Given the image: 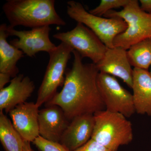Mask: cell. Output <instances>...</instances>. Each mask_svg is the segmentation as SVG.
Instances as JSON below:
<instances>
[{"label":"cell","instance_id":"6da1fadb","mask_svg":"<svg viewBox=\"0 0 151 151\" xmlns=\"http://www.w3.org/2000/svg\"><path fill=\"white\" fill-rule=\"evenodd\" d=\"M72 53L73 64L65 71L62 90L45 104L59 106L70 122L77 116L105 110L97 84L99 71L96 64L84 63L77 52Z\"/></svg>","mask_w":151,"mask_h":151},{"label":"cell","instance_id":"7a4b0ae2","mask_svg":"<svg viewBox=\"0 0 151 151\" xmlns=\"http://www.w3.org/2000/svg\"><path fill=\"white\" fill-rule=\"evenodd\" d=\"M55 0H7L2 9L11 27L35 28L66 22L55 10Z\"/></svg>","mask_w":151,"mask_h":151},{"label":"cell","instance_id":"3957f363","mask_svg":"<svg viewBox=\"0 0 151 151\" xmlns=\"http://www.w3.org/2000/svg\"><path fill=\"white\" fill-rule=\"evenodd\" d=\"M95 124L92 138L112 150L129 145L134 137L132 123L120 113L105 110L94 114Z\"/></svg>","mask_w":151,"mask_h":151},{"label":"cell","instance_id":"277c9868","mask_svg":"<svg viewBox=\"0 0 151 151\" xmlns=\"http://www.w3.org/2000/svg\"><path fill=\"white\" fill-rule=\"evenodd\" d=\"M104 17L120 18L128 25L124 32L115 38L114 47H120L127 50L135 44L151 37V14L142 10L137 0H130L122 10L110 11Z\"/></svg>","mask_w":151,"mask_h":151},{"label":"cell","instance_id":"5b68a950","mask_svg":"<svg viewBox=\"0 0 151 151\" xmlns=\"http://www.w3.org/2000/svg\"><path fill=\"white\" fill-rule=\"evenodd\" d=\"M67 13L70 18L91 30L108 48H113L116 37L124 32L128 25L120 18H103L90 14L78 2H67Z\"/></svg>","mask_w":151,"mask_h":151},{"label":"cell","instance_id":"8992f818","mask_svg":"<svg viewBox=\"0 0 151 151\" xmlns=\"http://www.w3.org/2000/svg\"><path fill=\"white\" fill-rule=\"evenodd\" d=\"M73 50L70 46L61 42L54 51L49 54L48 65L35 103L38 108L51 100L56 94L58 87L63 86L66 66Z\"/></svg>","mask_w":151,"mask_h":151},{"label":"cell","instance_id":"52a82bcc","mask_svg":"<svg viewBox=\"0 0 151 151\" xmlns=\"http://www.w3.org/2000/svg\"><path fill=\"white\" fill-rule=\"evenodd\" d=\"M55 39L66 44L80 55L97 64L103 58L108 47L89 28L77 23L73 29L53 35Z\"/></svg>","mask_w":151,"mask_h":151},{"label":"cell","instance_id":"ba28073f","mask_svg":"<svg viewBox=\"0 0 151 151\" xmlns=\"http://www.w3.org/2000/svg\"><path fill=\"white\" fill-rule=\"evenodd\" d=\"M97 84L105 110L130 118L135 113L133 95L120 84L116 77L99 72Z\"/></svg>","mask_w":151,"mask_h":151},{"label":"cell","instance_id":"9c48e42d","mask_svg":"<svg viewBox=\"0 0 151 151\" xmlns=\"http://www.w3.org/2000/svg\"><path fill=\"white\" fill-rule=\"evenodd\" d=\"M51 30L50 26L30 30H17L9 25H7L6 28L9 36H14L18 38L11 41L10 44L30 57L35 56L37 53L41 51L50 54L56 48L57 46L50 39Z\"/></svg>","mask_w":151,"mask_h":151},{"label":"cell","instance_id":"30bf717a","mask_svg":"<svg viewBox=\"0 0 151 151\" xmlns=\"http://www.w3.org/2000/svg\"><path fill=\"white\" fill-rule=\"evenodd\" d=\"M96 65L99 72L120 78L132 88L133 69L125 49L120 47L107 49L103 58Z\"/></svg>","mask_w":151,"mask_h":151},{"label":"cell","instance_id":"8fae6325","mask_svg":"<svg viewBox=\"0 0 151 151\" xmlns=\"http://www.w3.org/2000/svg\"><path fill=\"white\" fill-rule=\"evenodd\" d=\"M39 112L38 107L32 102L18 105L9 112L14 128L24 141L33 142L40 136Z\"/></svg>","mask_w":151,"mask_h":151},{"label":"cell","instance_id":"7c38bea8","mask_svg":"<svg viewBox=\"0 0 151 151\" xmlns=\"http://www.w3.org/2000/svg\"><path fill=\"white\" fill-rule=\"evenodd\" d=\"M46 106L39 112L40 136L47 140L60 143L63 135L70 122L59 106Z\"/></svg>","mask_w":151,"mask_h":151},{"label":"cell","instance_id":"4fadbf2b","mask_svg":"<svg viewBox=\"0 0 151 151\" xmlns=\"http://www.w3.org/2000/svg\"><path fill=\"white\" fill-rule=\"evenodd\" d=\"M35 88L34 83L29 76L20 74L14 77L9 86L0 89V112L9 113L16 106L26 103Z\"/></svg>","mask_w":151,"mask_h":151},{"label":"cell","instance_id":"5bb4252c","mask_svg":"<svg viewBox=\"0 0 151 151\" xmlns=\"http://www.w3.org/2000/svg\"><path fill=\"white\" fill-rule=\"evenodd\" d=\"M94 115L85 114L72 119L63 135L60 143L70 151H74L91 139L94 130Z\"/></svg>","mask_w":151,"mask_h":151},{"label":"cell","instance_id":"9a60e30c","mask_svg":"<svg viewBox=\"0 0 151 151\" xmlns=\"http://www.w3.org/2000/svg\"><path fill=\"white\" fill-rule=\"evenodd\" d=\"M133 99L136 113L151 116V75L147 70L134 68Z\"/></svg>","mask_w":151,"mask_h":151},{"label":"cell","instance_id":"2e32d148","mask_svg":"<svg viewBox=\"0 0 151 151\" xmlns=\"http://www.w3.org/2000/svg\"><path fill=\"white\" fill-rule=\"evenodd\" d=\"M7 25H0V73H5L14 78L18 75L19 69L17 63L24 57V52L9 43L7 38Z\"/></svg>","mask_w":151,"mask_h":151},{"label":"cell","instance_id":"e0dca14e","mask_svg":"<svg viewBox=\"0 0 151 151\" xmlns=\"http://www.w3.org/2000/svg\"><path fill=\"white\" fill-rule=\"evenodd\" d=\"M0 141L5 151H23L24 141L3 112H0Z\"/></svg>","mask_w":151,"mask_h":151},{"label":"cell","instance_id":"ac0fdd59","mask_svg":"<svg viewBox=\"0 0 151 151\" xmlns=\"http://www.w3.org/2000/svg\"><path fill=\"white\" fill-rule=\"evenodd\" d=\"M127 55L134 68L147 70L151 66V37L132 45L127 50Z\"/></svg>","mask_w":151,"mask_h":151},{"label":"cell","instance_id":"d6986e66","mask_svg":"<svg viewBox=\"0 0 151 151\" xmlns=\"http://www.w3.org/2000/svg\"><path fill=\"white\" fill-rule=\"evenodd\" d=\"M129 1L130 0H102L99 5L89 12L94 15L102 17L113 9L124 8Z\"/></svg>","mask_w":151,"mask_h":151},{"label":"cell","instance_id":"ffe728a7","mask_svg":"<svg viewBox=\"0 0 151 151\" xmlns=\"http://www.w3.org/2000/svg\"><path fill=\"white\" fill-rule=\"evenodd\" d=\"M33 143L40 151H70L60 143L47 140L40 136Z\"/></svg>","mask_w":151,"mask_h":151},{"label":"cell","instance_id":"44dd1931","mask_svg":"<svg viewBox=\"0 0 151 151\" xmlns=\"http://www.w3.org/2000/svg\"><path fill=\"white\" fill-rule=\"evenodd\" d=\"M74 151H115L107 148L105 146L100 145L96 141L92 139L90 140L84 145Z\"/></svg>","mask_w":151,"mask_h":151},{"label":"cell","instance_id":"7402d4cb","mask_svg":"<svg viewBox=\"0 0 151 151\" xmlns=\"http://www.w3.org/2000/svg\"><path fill=\"white\" fill-rule=\"evenodd\" d=\"M139 3L142 10L151 14V0H140Z\"/></svg>","mask_w":151,"mask_h":151},{"label":"cell","instance_id":"603a6c76","mask_svg":"<svg viewBox=\"0 0 151 151\" xmlns=\"http://www.w3.org/2000/svg\"><path fill=\"white\" fill-rule=\"evenodd\" d=\"M11 77L5 73H0V89L4 88L6 84L10 82Z\"/></svg>","mask_w":151,"mask_h":151},{"label":"cell","instance_id":"cb8c5ba5","mask_svg":"<svg viewBox=\"0 0 151 151\" xmlns=\"http://www.w3.org/2000/svg\"><path fill=\"white\" fill-rule=\"evenodd\" d=\"M23 151H34L31 147L30 142L24 141Z\"/></svg>","mask_w":151,"mask_h":151},{"label":"cell","instance_id":"d4e9b609","mask_svg":"<svg viewBox=\"0 0 151 151\" xmlns=\"http://www.w3.org/2000/svg\"><path fill=\"white\" fill-rule=\"evenodd\" d=\"M150 74H151V71H150Z\"/></svg>","mask_w":151,"mask_h":151}]
</instances>
